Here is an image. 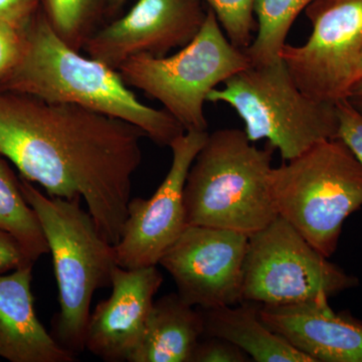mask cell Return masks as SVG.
I'll use <instances>...</instances> for the list:
<instances>
[{
  "mask_svg": "<svg viewBox=\"0 0 362 362\" xmlns=\"http://www.w3.org/2000/svg\"><path fill=\"white\" fill-rule=\"evenodd\" d=\"M250 66L228 40L211 9L197 37L169 57H133L119 66L128 87L156 100L185 131H207L204 106L211 90Z\"/></svg>",
  "mask_w": 362,
  "mask_h": 362,
  "instance_id": "obj_7",
  "label": "cell"
},
{
  "mask_svg": "<svg viewBox=\"0 0 362 362\" xmlns=\"http://www.w3.org/2000/svg\"><path fill=\"white\" fill-rule=\"evenodd\" d=\"M0 228L20 243L33 264L49 249L37 214L21 192L20 180L0 158Z\"/></svg>",
  "mask_w": 362,
  "mask_h": 362,
  "instance_id": "obj_18",
  "label": "cell"
},
{
  "mask_svg": "<svg viewBox=\"0 0 362 362\" xmlns=\"http://www.w3.org/2000/svg\"><path fill=\"white\" fill-rule=\"evenodd\" d=\"M237 306L202 309L204 337L223 338L244 350L256 362H314L270 329L259 316V305L243 301Z\"/></svg>",
  "mask_w": 362,
  "mask_h": 362,
  "instance_id": "obj_17",
  "label": "cell"
},
{
  "mask_svg": "<svg viewBox=\"0 0 362 362\" xmlns=\"http://www.w3.org/2000/svg\"><path fill=\"white\" fill-rule=\"evenodd\" d=\"M223 84L211 90L207 102L232 107L250 141L266 139L286 161L317 143L338 138L335 104L304 94L281 58L267 65H250Z\"/></svg>",
  "mask_w": 362,
  "mask_h": 362,
  "instance_id": "obj_6",
  "label": "cell"
},
{
  "mask_svg": "<svg viewBox=\"0 0 362 362\" xmlns=\"http://www.w3.org/2000/svg\"><path fill=\"white\" fill-rule=\"evenodd\" d=\"M204 335L202 311L170 293L154 301L140 346L128 362H190Z\"/></svg>",
  "mask_w": 362,
  "mask_h": 362,
  "instance_id": "obj_16",
  "label": "cell"
},
{
  "mask_svg": "<svg viewBox=\"0 0 362 362\" xmlns=\"http://www.w3.org/2000/svg\"><path fill=\"white\" fill-rule=\"evenodd\" d=\"M346 100L354 106V108L362 114V78L352 89Z\"/></svg>",
  "mask_w": 362,
  "mask_h": 362,
  "instance_id": "obj_27",
  "label": "cell"
},
{
  "mask_svg": "<svg viewBox=\"0 0 362 362\" xmlns=\"http://www.w3.org/2000/svg\"><path fill=\"white\" fill-rule=\"evenodd\" d=\"M23 30L21 58L2 78L0 90L78 105L121 119L140 128L159 146H170L185 132L168 112L139 101L118 71L66 44L42 8Z\"/></svg>",
  "mask_w": 362,
  "mask_h": 362,
  "instance_id": "obj_2",
  "label": "cell"
},
{
  "mask_svg": "<svg viewBox=\"0 0 362 362\" xmlns=\"http://www.w3.org/2000/svg\"><path fill=\"white\" fill-rule=\"evenodd\" d=\"M207 131H185L171 143L173 162L156 194L128 204L122 235L115 245L117 264L124 269L157 266L187 223L183 190L190 166L204 146Z\"/></svg>",
  "mask_w": 362,
  "mask_h": 362,
  "instance_id": "obj_11",
  "label": "cell"
},
{
  "mask_svg": "<svg viewBox=\"0 0 362 362\" xmlns=\"http://www.w3.org/2000/svg\"><path fill=\"white\" fill-rule=\"evenodd\" d=\"M42 8V0H0V21L25 28Z\"/></svg>",
  "mask_w": 362,
  "mask_h": 362,
  "instance_id": "obj_25",
  "label": "cell"
},
{
  "mask_svg": "<svg viewBox=\"0 0 362 362\" xmlns=\"http://www.w3.org/2000/svg\"><path fill=\"white\" fill-rule=\"evenodd\" d=\"M358 74H359V81L362 78V56L361 59V63H359V69H358ZM358 81V82H359Z\"/></svg>",
  "mask_w": 362,
  "mask_h": 362,
  "instance_id": "obj_29",
  "label": "cell"
},
{
  "mask_svg": "<svg viewBox=\"0 0 362 362\" xmlns=\"http://www.w3.org/2000/svg\"><path fill=\"white\" fill-rule=\"evenodd\" d=\"M325 295L289 305H259L270 329L314 362H362V322L331 308Z\"/></svg>",
  "mask_w": 362,
  "mask_h": 362,
  "instance_id": "obj_14",
  "label": "cell"
},
{
  "mask_svg": "<svg viewBox=\"0 0 362 362\" xmlns=\"http://www.w3.org/2000/svg\"><path fill=\"white\" fill-rule=\"evenodd\" d=\"M21 192L44 230L59 288V312L52 335L77 354L85 350V335L93 296L111 286L117 264L115 247L102 233L81 199L49 197L20 178Z\"/></svg>",
  "mask_w": 362,
  "mask_h": 362,
  "instance_id": "obj_4",
  "label": "cell"
},
{
  "mask_svg": "<svg viewBox=\"0 0 362 362\" xmlns=\"http://www.w3.org/2000/svg\"><path fill=\"white\" fill-rule=\"evenodd\" d=\"M206 13L202 0H137L121 18L98 28L83 49L116 71L133 57H165L197 37Z\"/></svg>",
  "mask_w": 362,
  "mask_h": 362,
  "instance_id": "obj_12",
  "label": "cell"
},
{
  "mask_svg": "<svg viewBox=\"0 0 362 362\" xmlns=\"http://www.w3.org/2000/svg\"><path fill=\"white\" fill-rule=\"evenodd\" d=\"M304 11L310 37L304 45L286 44L279 57L304 94L337 104L359 81L362 0H314Z\"/></svg>",
  "mask_w": 362,
  "mask_h": 362,
  "instance_id": "obj_9",
  "label": "cell"
},
{
  "mask_svg": "<svg viewBox=\"0 0 362 362\" xmlns=\"http://www.w3.org/2000/svg\"><path fill=\"white\" fill-rule=\"evenodd\" d=\"M216 14L226 37L238 49L246 51L257 30L256 0H202Z\"/></svg>",
  "mask_w": 362,
  "mask_h": 362,
  "instance_id": "obj_21",
  "label": "cell"
},
{
  "mask_svg": "<svg viewBox=\"0 0 362 362\" xmlns=\"http://www.w3.org/2000/svg\"><path fill=\"white\" fill-rule=\"evenodd\" d=\"M109 0H42V8L57 35L80 51L98 30Z\"/></svg>",
  "mask_w": 362,
  "mask_h": 362,
  "instance_id": "obj_20",
  "label": "cell"
},
{
  "mask_svg": "<svg viewBox=\"0 0 362 362\" xmlns=\"http://www.w3.org/2000/svg\"><path fill=\"white\" fill-rule=\"evenodd\" d=\"M33 265L20 243L0 228V274L13 272L21 267Z\"/></svg>",
  "mask_w": 362,
  "mask_h": 362,
  "instance_id": "obj_26",
  "label": "cell"
},
{
  "mask_svg": "<svg viewBox=\"0 0 362 362\" xmlns=\"http://www.w3.org/2000/svg\"><path fill=\"white\" fill-rule=\"evenodd\" d=\"M249 235L237 230L187 225L158 265L170 274L178 295L201 309L243 302Z\"/></svg>",
  "mask_w": 362,
  "mask_h": 362,
  "instance_id": "obj_10",
  "label": "cell"
},
{
  "mask_svg": "<svg viewBox=\"0 0 362 362\" xmlns=\"http://www.w3.org/2000/svg\"><path fill=\"white\" fill-rule=\"evenodd\" d=\"M274 151L269 144L255 146L243 130L209 133L185 181L187 225L251 235L277 218L271 189Z\"/></svg>",
  "mask_w": 362,
  "mask_h": 362,
  "instance_id": "obj_3",
  "label": "cell"
},
{
  "mask_svg": "<svg viewBox=\"0 0 362 362\" xmlns=\"http://www.w3.org/2000/svg\"><path fill=\"white\" fill-rule=\"evenodd\" d=\"M144 137L133 124L100 112L0 90V156L49 197L84 199L114 246L127 218Z\"/></svg>",
  "mask_w": 362,
  "mask_h": 362,
  "instance_id": "obj_1",
  "label": "cell"
},
{
  "mask_svg": "<svg viewBox=\"0 0 362 362\" xmlns=\"http://www.w3.org/2000/svg\"><path fill=\"white\" fill-rule=\"evenodd\" d=\"M314 0H256L258 33L244 51L251 66L270 64L280 58L288 33L298 16Z\"/></svg>",
  "mask_w": 362,
  "mask_h": 362,
  "instance_id": "obj_19",
  "label": "cell"
},
{
  "mask_svg": "<svg viewBox=\"0 0 362 362\" xmlns=\"http://www.w3.org/2000/svg\"><path fill=\"white\" fill-rule=\"evenodd\" d=\"M278 216L330 258L342 226L362 206V164L340 138L317 143L271 173Z\"/></svg>",
  "mask_w": 362,
  "mask_h": 362,
  "instance_id": "obj_5",
  "label": "cell"
},
{
  "mask_svg": "<svg viewBox=\"0 0 362 362\" xmlns=\"http://www.w3.org/2000/svg\"><path fill=\"white\" fill-rule=\"evenodd\" d=\"M195 347L190 362L252 361L244 350L220 337H204Z\"/></svg>",
  "mask_w": 362,
  "mask_h": 362,
  "instance_id": "obj_22",
  "label": "cell"
},
{
  "mask_svg": "<svg viewBox=\"0 0 362 362\" xmlns=\"http://www.w3.org/2000/svg\"><path fill=\"white\" fill-rule=\"evenodd\" d=\"M127 2L128 0H109L108 13L112 16L118 13Z\"/></svg>",
  "mask_w": 362,
  "mask_h": 362,
  "instance_id": "obj_28",
  "label": "cell"
},
{
  "mask_svg": "<svg viewBox=\"0 0 362 362\" xmlns=\"http://www.w3.org/2000/svg\"><path fill=\"white\" fill-rule=\"evenodd\" d=\"M311 246L296 228L278 216L249 235L243 301L289 305L357 287L349 275Z\"/></svg>",
  "mask_w": 362,
  "mask_h": 362,
  "instance_id": "obj_8",
  "label": "cell"
},
{
  "mask_svg": "<svg viewBox=\"0 0 362 362\" xmlns=\"http://www.w3.org/2000/svg\"><path fill=\"white\" fill-rule=\"evenodd\" d=\"M33 267L0 274V357L11 362H73L76 354L59 344L37 318Z\"/></svg>",
  "mask_w": 362,
  "mask_h": 362,
  "instance_id": "obj_15",
  "label": "cell"
},
{
  "mask_svg": "<svg viewBox=\"0 0 362 362\" xmlns=\"http://www.w3.org/2000/svg\"><path fill=\"white\" fill-rule=\"evenodd\" d=\"M23 28L0 21V82L21 58L23 47Z\"/></svg>",
  "mask_w": 362,
  "mask_h": 362,
  "instance_id": "obj_24",
  "label": "cell"
},
{
  "mask_svg": "<svg viewBox=\"0 0 362 362\" xmlns=\"http://www.w3.org/2000/svg\"><path fill=\"white\" fill-rule=\"evenodd\" d=\"M338 138L342 140L351 150L362 164V114L346 99L337 102Z\"/></svg>",
  "mask_w": 362,
  "mask_h": 362,
  "instance_id": "obj_23",
  "label": "cell"
},
{
  "mask_svg": "<svg viewBox=\"0 0 362 362\" xmlns=\"http://www.w3.org/2000/svg\"><path fill=\"white\" fill-rule=\"evenodd\" d=\"M162 284L163 277L156 266H117L110 296L90 314L85 350L104 361H129L141 344L154 297Z\"/></svg>",
  "mask_w": 362,
  "mask_h": 362,
  "instance_id": "obj_13",
  "label": "cell"
}]
</instances>
